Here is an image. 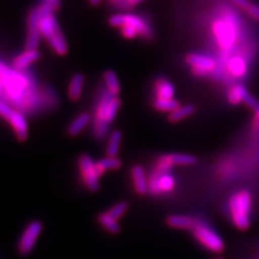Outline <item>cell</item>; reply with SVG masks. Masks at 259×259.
Wrapping results in <instances>:
<instances>
[{
  "label": "cell",
  "mask_w": 259,
  "mask_h": 259,
  "mask_svg": "<svg viewBox=\"0 0 259 259\" xmlns=\"http://www.w3.org/2000/svg\"><path fill=\"white\" fill-rule=\"evenodd\" d=\"M227 68L230 72V75L234 78H242L246 75L247 72V63L240 55L233 56L227 64Z\"/></svg>",
  "instance_id": "e0dca14e"
},
{
  "label": "cell",
  "mask_w": 259,
  "mask_h": 259,
  "mask_svg": "<svg viewBox=\"0 0 259 259\" xmlns=\"http://www.w3.org/2000/svg\"><path fill=\"white\" fill-rule=\"evenodd\" d=\"M125 2L128 6H135L137 4H140L141 2H143V0H125Z\"/></svg>",
  "instance_id": "d6a6232c"
},
{
  "label": "cell",
  "mask_w": 259,
  "mask_h": 259,
  "mask_svg": "<svg viewBox=\"0 0 259 259\" xmlns=\"http://www.w3.org/2000/svg\"><path fill=\"white\" fill-rule=\"evenodd\" d=\"M121 34L126 39H134L137 35H139V31L131 26H124L121 28Z\"/></svg>",
  "instance_id": "f546056e"
},
{
  "label": "cell",
  "mask_w": 259,
  "mask_h": 259,
  "mask_svg": "<svg viewBox=\"0 0 259 259\" xmlns=\"http://www.w3.org/2000/svg\"><path fill=\"white\" fill-rule=\"evenodd\" d=\"M0 115L7 120L19 141H25L28 135V124L23 113L13 109L10 105L2 102L0 104Z\"/></svg>",
  "instance_id": "ba28073f"
},
{
  "label": "cell",
  "mask_w": 259,
  "mask_h": 259,
  "mask_svg": "<svg viewBox=\"0 0 259 259\" xmlns=\"http://www.w3.org/2000/svg\"><path fill=\"white\" fill-rule=\"evenodd\" d=\"M84 77L82 74H75L72 76L68 85V97L72 102H77L82 93Z\"/></svg>",
  "instance_id": "d6986e66"
},
{
  "label": "cell",
  "mask_w": 259,
  "mask_h": 259,
  "mask_svg": "<svg viewBox=\"0 0 259 259\" xmlns=\"http://www.w3.org/2000/svg\"><path fill=\"white\" fill-rule=\"evenodd\" d=\"M153 107L158 111L162 112H172L176 110L180 106V103H178L174 99H157L153 102Z\"/></svg>",
  "instance_id": "83f0119b"
},
{
  "label": "cell",
  "mask_w": 259,
  "mask_h": 259,
  "mask_svg": "<svg viewBox=\"0 0 259 259\" xmlns=\"http://www.w3.org/2000/svg\"><path fill=\"white\" fill-rule=\"evenodd\" d=\"M215 259H225L224 257H217V258H215Z\"/></svg>",
  "instance_id": "d590c367"
},
{
  "label": "cell",
  "mask_w": 259,
  "mask_h": 259,
  "mask_svg": "<svg viewBox=\"0 0 259 259\" xmlns=\"http://www.w3.org/2000/svg\"><path fill=\"white\" fill-rule=\"evenodd\" d=\"M89 2H90V4L92 6H97V5L101 3V0H89Z\"/></svg>",
  "instance_id": "e575fe53"
},
{
  "label": "cell",
  "mask_w": 259,
  "mask_h": 259,
  "mask_svg": "<svg viewBox=\"0 0 259 259\" xmlns=\"http://www.w3.org/2000/svg\"><path fill=\"white\" fill-rule=\"evenodd\" d=\"M228 206L233 226L240 231H246L252 222V194L245 189L234 192L229 199Z\"/></svg>",
  "instance_id": "7a4b0ae2"
},
{
  "label": "cell",
  "mask_w": 259,
  "mask_h": 259,
  "mask_svg": "<svg viewBox=\"0 0 259 259\" xmlns=\"http://www.w3.org/2000/svg\"><path fill=\"white\" fill-rule=\"evenodd\" d=\"M192 236L199 244L213 254H222L225 250V242L223 238L207 223L197 220L196 226L191 230Z\"/></svg>",
  "instance_id": "277c9868"
},
{
  "label": "cell",
  "mask_w": 259,
  "mask_h": 259,
  "mask_svg": "<svg viewBox=\"0 0 259 259\" xmlns=\"http://www.w3.org/2000/svg\"><path fill=\"white\" fill-rule=\"evenodd\" d=\"M19 70L6 68L5 64H3L2 75H3V90H7L9 93L11 100L18 102L22 100L24 96V92L26 91L28 87L27 80L23 75H21Z\"/></svg>",
  "instance_id": "5b68a950"
},
{
  "label": "cell",
  "mask_w": 259,
  "mask_h": 259,
  "mask_svg": "<svg viewBox=\"0 0 259 259\" xmlns=\"http://www.w3.org/2000/svg\"><path fill=\"white\" fill-rule=\"evenodd\" d=\"M78 165L79 169L81 173V177L85 184L89 190L95 192L100 189V173L97 171L96 163H94V161L92 158L85 155H81L78 159Z\"/></svg>",
  "instance_id": "9c48e42d"
},
{
  "label": "cell",
  "mask_w": 259,
  "mask_h": 259,
  "mask_svg": "<svg viewBox=\"0 0 259 259\" xmlns=\"http://www.w3.org/2000/svg\"><path fill=\"white\" fill-rule=\"evenodd\" d=\"M194 111H196V108H194L192 105H185V106H181L176 110L169 112L167 119L171 123H177L180 122V121L193 115Z\"/></svg>",
  "instance_id": "7402d4cb"
},
{
  "label": "cell",
  "mask_w": 259,
  "mask_h": 259,
  "mask_svg": "<svg viewBox=\"0 0 259 259\" xmlns=\"http://www.w3.org/2000/svg\"><path fill=\"white\" fill-rule=\"evenodd\" d=\"M42 229L44 225L39 221H32L25 227L19 239L18 246H16L19 255L26 257L34 250Z\"/></svg>",
  "instance_id": "52a82bcc"
},
{
  "label": "cell",
  "mask_w": 259,
  "mask_h": 259,
  "mask_svg": "<svg viewBox=\"0 0 259 259\" xmlns=\"http://www.w3.org/2000/svg\"><path fill=\"white\" fill-rule=\"evenodd\" d=\"M97 222H99L102 228H104L110 234H118L121 230L118 221L113 220L107 212L99 214V216H97Z\"/></svg>",
  "instance_id": "44dd1931"
},
{
  "label": "cell",
  "mask_w": 259,
  "mask_h": 259,
  "mask_svg": "<svg viewBox=\"0 0 259 259\" xmlns=\"http://www.w3.org/2000/svg\"><path fill=\"white\" fill-rule=\"evenodd\" d=\"M198 159L187 153H169L159 160L158 167L161 172H167L173 165H192Z\"/></svg>",
  "instance_id": "4fadbf2b"
},
{
  "label": "cell",
  "mask_w": 259,
  "mask_h": 259,
  "mask_svg": "<svg viewBox=\"0 0 259 259\" xmlns=\"http://www.w3.org/2000/svg\"><path fill=\"white\" fill-rule=\"evenodd\" d=\"M91 121V116L90 113L88 112H82L80 113L78 117H76L74 119V121L69 124L68 128H67V134L71 137H75L78 134H80L81 132L83 131V128L90 123Z\"/></svg>",
  "instance_id": "ac0fdd59"
},
{
  "label": "cell",
  "mask_w": 259,
  "mask_h": 259,
  "mask_svg": "<svg viewBox=\"0 0 259 259\" xmlns=\"http://www.w3.org/2000/svg\"><path fill=\"white\" fill-rule=\"evenodd\" d=\"M131 175H132L133 186L136 193L141 194V196H144V194L147 193L148 185H147V181H146L144 168L141 165H134L132 167Z\"/></svg>",
  "instance_id": "9a60e30c"
},
{
  "label": "cell",
  "mask_w": 259,
  "mask_h": 259,
  "mask_svg": "<svg viewBox=\"0 0 259 259\" xmlns=\"http://www.w3.org/2000/svg\"><path fill=\"white\" fill-rule=\"evenodd\" d=\"M39 59L40 53L38 50H26L14 59L13 67L16 70H23L27 68L30 64L37 62Z\"/></svg>",
  "instance_id": "2e32d148"
},
{
  "label": "cell",
  "mask_w": 259,
  "mask_h": 259,
  "mask_svg": "<svg viewBox=\"0 0 259 259\" xmlns=\"http://www.w3.org/2000/svg\"><path fill=\"white\" fill-rule=\"evenodd\" d=\"M231 2L236 5L237 7H239L240 9H242V10H246L247 8H248V6L250 5V2L249 0H231Z\"/></svg>",
  "instance_id": "1f68e13d"
},
{
  "label": "cell",
  "mask_w": 259,
  "mask_h": 259,
  "mask_svg": "<svg viewBox=\"0 0 259 259\" xmlns=\"http://www.w3.org/2000/svg\"><path fill=\"white\" fill-rule=\"evenodd\" d=\"M39 19L40 14L36 9H32L27 18V38H26V50H37V47L40 41L39 30Z\"/></svg>",
  "instance_id": "7c38bea8"
},
{
  "label": "cell",
  "mask_w": 259,
  "mask_h": 259,
  "mask_svg": "<svg viewBox=\"0 0 259 259\" xmlns=\"http://www.w3.org/2000/svg\"><path fill=\"white\" fill-rule=\"evenodd\" d=\"M186 62L192 67L193 75L198 77L206 76L216 67V61L210 56L191 53L186 56Z\"/></svg>",
  "instance_id": "8fae6325"
},
{
  "label": "cell",
  "mask_w": 259,
  "mask_h": 259,
  "mask_svg": "<svg viewBox=\"0 0 259 259\" xmlns=\"http://www.w3.org/2000/svg\"><path fill=\"white\" fill-rule=\"evenodd\" d=\"M39 30L41 37L47 39L49 46L58 55H66L68 52V46L65 39L62 29L56 21L53 13L40 16Z\"/></svg>",
  "instance_id": "3957f363"
},
{
  "label": "cell",
  "mask_w": 259,
  "mask_h": 259,
  "mask_svg": "<svg viewBox=\"0 0 259 259\" xmlns=\"http://www.w3.org/2000/svg\"><path fill=\"white\" fill-rule=\"evenodd\" d=\"M122 140V133L119 130H115L109 135V140L107 144L106 155L107 157H117L120 149V143Z\"/></svg>",
  "instance_id": "d4e9b609"
},
{
  "label": "cell",
  "mask_w": 259,
  "mask_h": 259,
  "mask_svg": "<svg viewBox=\"0 0 259 259\" xmlns=\"http://www.w3.org/2000/svg\"><path fill=\"white\" fill-rule=\"evenodd\" d=\"M122 166V161L118 159L117 157H107L101 159L100 161L96 162V167L99 171L100 175H102L104 172L111 171V169H118Z\"/></svg>",
  "instance_id": "cb8c5ba5"
},
{
  "label": "cell",
  "mask_w": 259,
  "mask_h": 259,
  "mask_svg": "<svg viewBox=\"0 0 259 259\" xmlns=\"http://www.w3.org/2000/svg\"><path fill=\"white\" fill-rule=\"evenodd\" d=\"M109 25L112 27L122 28L124 26H131L139 31V35L145 39L152 38V30L149 25L142 18L131 13L113 14L108 19Z\"/></svg>",
  "instance_id": "8992f818"
},
{
  "label": "cell",
  "mask_w": 259,
  "mask_h": 259,
  "mask_svg": "<svg viewBox=\"0 0 259 259\" xmlns=\"http://www.w3.org/2000/svg\"><path fill=\"white\" fill-rule=\"evenodd\" d=\"M249 95L246 88L243 84H236L229 89L227 99L231 105H240L244 104L246 97Z\"/></svg>",
  "instance_id": "ffe728a7"
},
{
  "label": "cell",
  "mask_w": 259,
  "mask_h": 259,
  "mask_svg": "<svg viewBox=\"0 0 259 259\" xmlns=\"http://www.w3.org/2000/svg\"><path fill=\"white\" fill-rule=\"evenodd\" d=\"M254 112H255V121L259 124V106L257 107V109Z\"/></svg>",
  "instance_id": "836d02e7"
},
{
  "label": "cell",
  "mask_w": 259,
  "mask_h": 259,
  "mask_svg": "<svg viewBox=\"0 0 259 259\" xmlns=\"http://www.w3.org/2000/svg\"><path fill=\"white\" fill-rule=\"evenodd\" d=\"M245 12L250 16V18H253L255 21L259 22V6L250 3Z\"/></svg>",
  "instance_id": "4dcf8cb0"
},
{
  "label": "cell",
  "mask_w": 259,
  "mask_h": 259,
  "mask_svg": "<svg viewBox=\"0 0 259 259\" xmlns=\"http://www.w3.org/2000/svg\"><path fill=\"white\" fill-rule=\"evenodd\" d=\"M165 223L169 228L191 231L197 224V218L186 215H169L166 217Z\"/></svg>",
  "instance_id": "5bb4252c"
},
{
  "label": "cell",
  "mask_w": 259,
  "mask_h": 259,
  "mask_svg": "<svg viewBox=\"0 0 259 259\" xmlns=\"http://www.w3.org/2000/svg\"><path fill=\"white\" fill-rule=\"evenodd\" d=\"M174 178L172 175H169L167 172H161L160 176L157 180V192H167L171 191L174 188Z\"/></svg>",
  "instance_id": "4316f807"
},
{
  "label": "cell",
  "mask_w": 259,
  "mask_h": 259,
  "mask_svg": "<svg viewBox=\"0 0 259 259\" xmlns=\"http://www.w3.org/2000/svg\"><path fill=\"white\" fill-rule=\"evenodd\" d=\"M121 106V100L111 94L108 90L104 91L95 107L94 135L101 140L108 132L109 125L115 120Z\"/></svg>",
  "instance_id": "6da1fadb"
},
{
  "label": "cell",
  "mask_w": 259,
  "mask_h": 259,
  "mask_svg": "<svg viewBox=\"0 0 259 259\" xmlns=\"http://www.w3.org/2000/svg\"><path fill=\"white\" fill-rule=\"evenodd\" d=\"M104 81L105 84H106L107 90L113 94L118 96L120 93V83L118 81V77L116 75V72L113 70H106L104 72Z\"/></svg>",
  "instance_id": "484cf974"
},
{
  "label": "cell",
  "mask_w": 259,
  "mask_h": 259,
  "mask_svg": "<svg viewBox=\"0 0 259 259\" xmlns=\"http://www.w3.org/2000/svg\"><path fill=\"white\" fill-rule=\"evenodd\" d=\"M128 207H130V205H128L127 202L121 201V202H118L117 204L111 206V207L107 210V213L113 218V220L119 221L120 218H122L123 215L127 212Z\"/></svg>",
  "instance_id": "f1b7e54d"
},
{
  "label": "cell",
  "mask_w": 259,
  "mask_h": 259,
  "mask_svg": "<svg viewBox=\"0 0 259 259\" xmlns=\"http://www.w3.org/2000/svg\"><path fill=\"white\" fill-rule=\"evenodd\" d=\"M213 30L217 42L224 50H230L237 38V27L230 20L221 19L214 22Z\"/></svg>",
  "instance_id": "30bf717a"
},
{
  "label": "cell",
  "mask_w": 259,
  "mask_h": 259,
  "mask_svg": "<svg viewBox=\"0 0 259 259\" xmlns=\"http://www.w3.org/2000/svg\"><path fill=\"white\" fill-rule=\"evenodd\" d=\"M157 99H173L174 85L166 79H158L156 81Z\"/></svg>",
  "instance_id": "603a6c76"
}]
</instances>
